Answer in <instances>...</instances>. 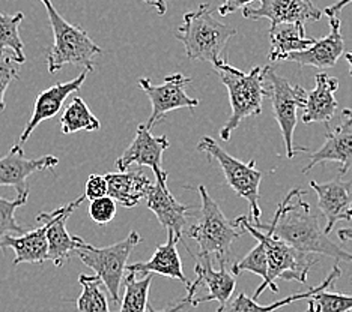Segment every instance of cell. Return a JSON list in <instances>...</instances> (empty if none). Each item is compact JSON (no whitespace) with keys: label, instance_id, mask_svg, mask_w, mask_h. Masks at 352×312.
<instances>
[{"label":"cell","instance_id":"1","mask_svg":"<svg viewBox=\"0 0 352 312\" xmlns=\"http://www.w3.org/2000/svg\"><path fill=\"white\" fill-rule=\"evenodd\" d=\"M301 188L289 191L278 204L274 218L270 224H258L256 228L268 230L271 235L283 240L295 250L304 254H321L336 261L352 263V254L342 250L319 226V218L311 213L310 204L304 202Z\"/></svg>","mask_w":352,"mask_h":312},{"label":"cell","instance_id":"2","mask_svg":"<svg viewBox=\"0 0 352 312\" xmlns=\"http://www.w3.org/2000/svg\"><path fill=\"white\" fill-rule=\"evenodd\" d=\"M234 224L238 228L249 231L258 242H261L267 255V279L262 281V284L256 288L252 299H258L267 288H270L273 293H277V279H283V281H297L304 284L307 283V275L310 269L318 263L315 254L300 252L291 245L283 242V240H280L278 237L271 235L268 230L256 228L247 216H238Z\"/></svg>","mask_w":352,"mask_h":312},{"label":"cell","instance_id":"3","mask_svg":"<svg viewBox=\"0 0 352 312\" xmlns=\"http://www.w3.org/2000/svg\"><path fill=\"white\" fill-rule=\"evenodd\" d=\"M212 67L229 92L232 116L220 130L221 140L229 141L232 132L244 119L259 116L262 113V102L267 96L265 83H263V68L254 67L249 72H244L223 59Z\"/></svg>","mask_w":352,"mask_h":312},{"label":"cell","instance_id":"4","mask_svg":"<svg viewBox=\"0 0 352 312\" xmlns=\"http://www.w3.org/2000/svg\"><path fill=\"white\" fill-rule=\"evenodd\" d=\"M236 35V30L214 17L210 5H201L182 19L176 38L186 48L190 60H204L215 65L228 43Z\"/></svg>","mask_w":352,"mask_h":312},{"label":"cell","instance_id":"5","mask_svg":"<svg viewBox=\"0 0 352 312\" xmlns=\"http://www.w3.org/2000/svg\"><path fill=\"white\" fill-rule=\"evenodd\" d=\"M41 3L49 15L54 38V44L47 54V69L50 74H56L65 65L82 67L85 71L92 72L94 59L102 53L101 48L92 41L86 30L63 19L52 0H41Z\"/></svg>","mask_w":352,"mask_h":312},{"label":"cell","instance_id":"6","mask_svg":"<svg viewBox=\"0 0 352 312\" xmlns=\"http://www.w3.org/2000/svg\"><path fill=\"white\" fill-rule=\"evenodd\" d=\"M197 191L202 200L201 216L190 227L188 237L197 242L199 257H211L214 254L220 264H228L232 243L241 237L243 231L226 218L204 185L199 187Z\"/></svg>","mask_w":352,"mask_h":312},{"label":"cell","instance_id":"7","mask_svg":"<svg viewBox=\"0 0 352 312\" xmlns=\"http://www.w3.org/2000/svg\"><path fill=\"white\" fill-rule=\"evenodd\" d=\"M142 242V237L138 231H131L121 242L106 248H95L94 245L82 240L77 248V257L91 267L97 275L102 285L107 288L111 300L116 305L121 303V285L124 281V272L126 261L130 259L134 248Z\"/></svg>","mask_w":352,"mask_h":312},{"label":"cell","instance_id":"8","mask_svg":"<svg viewBox=\"0 0 352 312\" xmlns=\"http://www.w3.org/2000/svg\"><path fill=\"white\" fill-rule=\"evenodd\" d=\"M196 149L206 154L211 161L215 159L220 164L228 185L249 203L253 226L261 224L262 212L259 207V185L262 180V173L256 168L254 159H252L249 164L239 161V159L229 155L225 149L220 147V144L211 137H202L201 141L197 143Z\"/></svg>","mask_w":352,"mask_h":312},{"label":"cell","instance_id":"9","mask_svg":"<svg viewBox=\"0 0 352 312\" xmlns=\"http://www.w3.org/2000/svg\"><path fill=\"white\" fill-rule=\"evenodd\" d=\"M263 83H265L267 96H270L271 104H273L274 117L285 140L286 156L294 158L300 152H309L307 147H295L294 144L297 111L304 107L307 91L298 84H291L286 78L277 75L271 67L263 68Z\"/></svg>","mask_w":352,"mask_h":312},{"label":"cell","instance_id":"10","mask_svg":"<svg viewBox=\"0 0 352 312\" xmlns=\"http://www.w3.org/2000/svg\"><path fill=\"white\" fill-rule=\"evenodd\" d=\"M190 83L191 78L179 74V72L167 75L160 86L152 84L149 78L139 80V86L146 93L152 106L151 117L145 123L149 131L160 122H163L170 111L179 108L193 110L199 106V99L191 98L186 92V87Z\"/></svg>","mask_w":352,"mask_h":312},{"label":"cell","instance_id":"11","mask_svg":"<svg viewBox=\"0 0 352 312\" xmlns=\"http://www.w3.org/2000/svg\"><path fill=\"white\" fill-rule=\"evenodd\" d=\"M169 139L167 135L154 137L145 123L138 126V132L130 146L116 161L119 171L130 170L131 165L149 167L155 174V180L160 187L167 188V173L163 170V154L169 147Z\"/></svg>","mask_w":352,"mask_h":312},{"label":"cell","instance_id":"12","mask_svg":"<svg viewBox=\"0 0 352 312\" xmlns=\"http://www.w3.org/2000/svg\"><path fill=\"white\" fill-rule=\"evenodd\" d=\"M86 200L85 195L74 202L59 207L53 212H41L38 215L39 222H47V243H49V260L56 267H62L73 254H76L82 237L71 236L67 230V221L77 207Z\"/></svg>","mask_w":352,"mask_h":312},{"label":"cell","instance_id":"13","mask_svg":"<svg viewBox=\"0 0 352 312\" xmlns=\"http://www.w3.org/2000/svg\"><path fill=\"white\" fill-rule=\"evenodd\" d=\"M59 159L53 155L29 159L25 156L21 144L15 143L8 154L0 158V187H12L17 195L29 194L28 178L36 171L53 170Z\"/></svg>","mask_w":352,"mask_h":312},{"label":"cell","instance_id":"14","mask_svg":"<svg viewBox=\"0 0 352 312\" xmlns=\"http://www.w3.org/2000/svg\"><path fill=\"white\" fill-rule=\"evenodd\" d=\"M259 8H244L243 15L249 20H270L271 24L319 21L322 11L311 0H259Z\"/></svg>","mask_w":352,"mask_h":312},{"label":"cell","instance_id":"15","mask_svg":"<svg viewBox=\"0 0 352 312\" xmlns=\"http://www.w3.org/2000/svg\"><path fill=\"white\" fill-rule=\"evenodd\" d=\"M310 187L318 195V207L325 216V233L330 236L336 224L352 219V182L339 179L327 183L310 182Z\"/></svg>","mask_w":352,"mask_h":312},{"label":"cell","instance_id":"16","mask_svg":"<svg viewBox=\"0 0 352 312\" xmlns=\"http://www.w3.org/2000/svg\"><path fill=\"white\" fill-rule=\"evenodd\" d=\"M86 77L87 71H83L82 74L77 75L74 80H71V82L56 83L52 87H49V89L39 93L34 104V113H32L30 120L28 122L25 131L21 134L19 144H25L39 123H43L44 120H49L58 115L68 96L80 91V87L83 86Z\"/></svg>","mask_w":352,"mask_h":312},{"label":"cell","instance_id":"17","mask_svg":"<svg viewBox=\"0 0 352 312\" xmlns=\"http://www.w3.org/2000/svg\"><path fill=\"white\" fill-rule=\"evenodd\" d=\"M331 32L330 35L318 39L314 45L302 51H297L287 56V62H295L301 67H314L318 69H328L333 68L338 63L339 58L345 48V41H343L340 26L342 21L339 17H331Z\"/></svg>","mask_w":352,"mask_h":312},{"label":"cell","instance_id":"18","mask_svg":"<svg viewBox=\"0 0 352 312\" xmlns=\"http://www.w3.org/2000/svg\"><path fill=\"white\" fill-rule=\"evenodd\" d=\"M146 206L148 209L155 213L158 222L167 230L172 231L176 240L182 239L184 227L187 224L188 212L191 211V206L182 204L176 200L169 188L160 187L158 183H152L146 192Z\"/></svg>","mask_w":352,"mask_h":312},{"label":"cell","instance_id":"19","mask_svg":"<svg viewBox=\"0 0 352 312\" xmlns=\"http://www.w3.org/2000/svg\"><path fill=\"white\" fill-rule=\"evenodd\" d=\"M176 243H178V240H176L172 231H167V242L164 245H157V250L151 260L126 264L125 270H128V274H134L135 276L157 274L166 278H173L190 287L191 283L184 274L182 261L178 250H176Z\"/></svg>","mask_w":352,"mask_h":312},{"label":"cell","instance_id":"20","mask_svg":"<svg viewBox=\"0 0 352 312\" xmlns=\"http://www.w3.org/2000/svg\"><path fill=\"white\" fill-rule=\"evenodd\" d=\"M315 87L306 93V102L302 107V122L328 123L339 110V102L334 93L339 89V78L319 72L315 77Z\"/></svg>","mask_w":352,"mask_h":312},{"label":"cell","instance_id":"21","mask_svg":"<svg viewBox=\"0 0 352 312\" xmlns=\"http://www.w3.org/2000/svg\"><path fill=\"white\" fill-rule=\"evenodd\" d=\"M339 163V178L345 176L352 168V130L339 125L334 130H328L322 147L310 156V161L302 168V174H307L318 164Z\"/></svg>","mask_w":352,"mask_h":312},{"label":"cell","instance_id":"22","mask_svg":"<svg viewBox=\"0 0 352 312\" xmlns=\"http://www.w3.org/2000/svg\"><path fill=\"white\" fill-rule=\"evenodd\" d=\"M43 226L25 231L23 235H10L0 240V250L11 248L15 254L14 266L23 263L43 264L49 260V243H47V222Z\"/></svg>","mask_w":352,"mask_h":312},{"label":"cell","instance_id":"23","mask_svg":"<svg viewBox=\"0 0 352 312\" xmlns=\"http://www.w3.org/2000/svg\"><path fill=\"white\" fill-rule=\"evenodd\" d=\"M202 260L204 263H197L195 266L196 281H199V284H205L210 293L202 296V298H195L191 305L197 307L201 303L212 300H217L220 302V305H223L232 298V293L235 291L236 279L230 272L226 270V264H221L220 270H214L211 257H204Z\"/></svg>","mask_w":352,"mask_h":312},{"label":"cell","instance_id":"24","mask_svg":"<svg viewBox=\"0 0 352 312\" xmlns=\"http://www.w3.org/2000/svg\"><path fill=\"white\" fill-rule=\"evenodd\" d=\"M104 178L107 182V195L126 209L138 206L146 197V192L152 185L142 170L109 173Z\"/></svg>","mask_w":352,"mask_h":312},{"label":"cell","instance_id":"25","mask_svg":"<svg viewBox=\"0 0 352 312\" xmlns=\"http://www.w3.org/2000/svg\"><path fill=\"white\" fill-rule=\"evenodd\" d=\"M268 35L271 39L268 59L271 62L286 60L289 54L306 50L316 41L314 38L306 36V29L302 23L271 24Z\"/></svg>","mask_w":352,"mask_h":312},{"label":"cell","instance_id":"26","mask_svg":"<svg viewBox=\"0 0 352 312\" xmlns=\"http://www.w3.org/2000/svg\"><path fill=\"white\" fill-rule=\"evenodd\" d=\"M340 275H342L340 267L339 266H333L330 274L327 275V278L319 285L311 287L310 290L304 291V293L287 296V298L278 300V302L271 303V305H267V307L259 305L258 302H256L252 298H249V296H247L245 293H239L236 298H234V299L230 298L228 302H225V303H223V305H220L217 312H274L276 309L289 305V303H292V302L309 299L315 293H318L319 290H324V288L331 287L336 283V279L340 278Z\"/></svg>","mask_w":352,"mask_h":312},{"label":"cell","instance_id":"27","mask_svg":"<svg viewBox=\"0 0 352 312\" xmlns=\"http://www.w3.org/2000/svg\"><path fill=\"white\" fill-rule=\"evenodd\" d=\"M60 128L62 134H76L80 131L94 132L101 128L100 120L92 115V111L87 107V104L80 98L74 96L73 101L69 102L67 110L63 111L60 117Z\"/></svg>","mask_w":352,"mask_h":312},{"label":"cell","instance_id":"28","mask_svg":"<svg viewBox=\"0 0 352 312\" xmlns=\"http://www.w3.org/2000/svg\"><path fill=\"white\" fill-rule=\"evenodd\" d=\"M25 20L23 12L14 15L0 14V58H3L5 50H10L14 62L19 65L26 62L25 44L20 38V24Z\"/></svg>","mask_w":352,"mask_h":312},{"label":"cell","instance_id":"29","mask_svg":"<svg viewBox=\"0 0 352 312\" xmlns=\"http://www.w3.org/2000/svg\"><path fill=\"white\" fill-rule=\"evenodd\" d=\"M78 283L82 285V294L76 302L78 312H110L107 296L97 275H80Z\"/></svg>","mask_w":352,"mask_h":312},{"label":"cell","instance_id":"30","mask_svg":"<svg viewBox=\"0 0 352 312\" xmlns=\"http://www.w3.org/2000/svg\"><path fill=\"white\" fill-rule=\"evenodd\" d=\"M152 283V275L148 274L138 279L134 274L125 276V293L121 300V311L118 312H146L149 287Z\"/></svg>","mask_w":352,"mask_h":312},{"label":"cell","instance_id":"31","mask_svg":"<svg viewBox=\"0 0 352 312\" xmlns=\"http://www.w3.org/2000/svg\"><path fill=\"white\" fill-rule=\"evenodd\" d=\"M352 296L345 293L319 290L309 298L307 312H351Z\"/></svg>","mask_w":352,"mask_h":312},{"label":"cell","instance_id":"32","mask_svg":"<svg viewBox=\"0 0 352 312\" xmlns=\"http://www.w3.org/2000/svg\"><path fill=\"white\" fill-rule=\"evenodd\" d=\"M29 194L17 195L15 200H5L0 197V240L10 235H23L25 228L15 219V211L25 206Z\"/></svg>","mask_w":352,"mask_h":312},{"label":"cell","instance_id":"33","mask_svg":"<svg viewBox=\"0 0 352 312\" xmlns=\"http://www.w3.org/2000/svg\"><path fill=\"white\" fill-rule=\"evenodd\" d=\"M243 272H252V274L259 275L262 278V281H265L267 279V274H268L267 255L261 242H258V245H256L243 260L232 264V270H230L232 275L238 276L239 274H243Z\"/></svg>","mask_w":352,"mask_h":312},{"label":"cell","instance_id":"34","mask_svg":"<svg viewBox=\"0 0 352 312\" xmlns=\"http://www.w3.org/2000/svg\"><path fill=\"white\" fill-rule=\"evenodd\" d=\"M116 202L109 195L101 197L97 200H92L89 204V216L94 222L104 226V224H109L113 221L116 216Z\"/></svg>","mask_w":352,"mask_h":312},{"label":"cell","instance_id":"35","mask_svg":"<svg viewBox=\"0 0 352 312\" xmlns=\"http://www.w3.org/2000/svg\"><path fill=\"white\" fill-rule=\"evenodd\" d=\"M19 63L14 62L12 56L0 58V111H5V92L14 80H19Z\"/></svg>","mask_w":352,"mask_h":312},{"label":"cell","instance_id":"36","mask_svg":"<svg viewBox=\"0 0 352 312\" xmlns=\"http://www.w3.org/2000/svg\"><path fill=\"white\" fill-rule=\"evenodd\" d=\"M89 202L92 200H97L101 197L107 195V182L104 176L100 174H91L86 180L85 187V194H83Z\"/></svg>","mask_w":352,"mask_h":312},{"label":"cell","instance_id":"37","mask_svg":"<svg viewBox=\"0 0 352 312\" xmlns=\"http://www.w3.org/2000/svg\"><path fill=\"white\" fill-rule=\"evenodd\" d=\"M252 2L253 0H225L223 5L219 6V14L221 17H228V15L236 12L238 10H244L245 5Z\"/></svg>","mask_w":352,"mask_h":312},{"label":"cell","instance_id":"38","mask_svg":"<svg viewBox=\"0 0 352 312\" xmlns=\"http://www.w3.org/2000/svg\"><path fill=\"white\" fill-rule=\"evenodd\" d=\"M191 302H193V299L188 298V296H186V298H184L181 302L176 303V305H170L169 308H166V309H163V311H157V309L152 308V307L149 305V303H148L146 312H179L181 309H184L187 305H191Z\"/></svg>","mask_w":352,"mask_h":312},{"label":"cell","instance_id":"39","mask_svg":"<svg viewBox=\"0 0 352 312\" xmlns=\"http://www.w3.org/2000/svg\"><path fill=\"white\" fill-rule=\"evenodd\" d=\"M349 3H352V0H338V2H336L334 5H331V6H327L325 10H324V12L328 15V17H336V15H338L343 8H345L346 5H349Z\"/></svg>","mask_w":352,"mask_h":312},{"label":"cell","instance_id":"40","mask_svg":"<svg viewBox=\"0 0 352 312\" xmlns=\"http://www.w3.org/2000/svg\"><path fill=\"white\" fill-rule=\"evenodd\" d=\"M151 6H154L160 15H164L167 11V0H142Z\"/></svg>","mask_w":352,"mask_h":312},{"label":"cell","instance_id":"41","mask_svg":"<svg viewBox=\"0 0 352 312\" xmlns=\"http://www.w3.org/2000/svg\"><path fill=\"white\" fill-rule=\"evenodd\" d=\"M342 123L343 126L349 128V130H352V108H345L342 111Z\"/></svg>","mask_w":352,"mask_h":312},{"label":"cell","instance_id":"42","mask_svg":"<svg viewBox=\"0 0 352 312\" xmlns=\"http://www.w3.org/2000/svg\"><path fill=\"white\" fill-rule=\"evenodd\" d=\"M338 237L340 240H343V242H349V240H352V227H346V228H340L338 231Z\"/></svg>","mask_w":352,"mask_h":312},{"label":"cell","instance_id":"43","mask_svg":"<svg viewBox=\"0 0 352 312\" xmlns=\"http://www.w3.org/2000/svg\"><path fill=\"white\" fill-rule=\"evenodd\" d=\"M345 59H346V62L349 63V74H351V77H352V51H349V53H346L345 54Z\"/></svg>","mask_w":352,"mask_h":312},{"label":"cell","instance_id":"44","mask_svg":"<svg viewBox=\"0 0 352 312\" xmlns=\"http://www.w3.org/2000/svg\"><path fill=\"white\" fill-rule=\"evenodd\" d=\"M351 281H352V278H351Z\"/></svg>","mask_w":352,"mask_h":312},{"label":"cell","instance_id":"45","mask_svg":"<svg viewBox=\"0 0 352 312\" xmlns=\"http://www.w3.org/2000/svg\"><path fill=\"white\" fill-rule=\"evenodd\" d=\"M351 312H352V311H351Z\"/></svg>","mask_w":352,"mask_h":312}]
</instances>
